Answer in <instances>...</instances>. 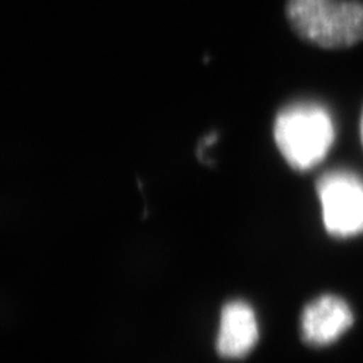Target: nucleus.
<instances>
[{"label": "nucleus", "mask_w": 363, "mask_h": 363, "mask_svg": "<svg viewBox=\"0 0 363 363\" xmlns=\"http://www.w3.org/2000/svg\"><path fill=\"white\" fill-rule=\"evenodd\" d=\"M335 135L330 112L312 101L289 105L274 123L277 149L298 172H308L324 161L335 143Z\"/></svg>", "instance_id": "f257e3e1"}, {"label": "nucleus", "mask_w": 363, "mask_h": 363, "mask_svg": "<svg viewBox=\"0 0 363 363\" xmlns=\"http://www.w3.org/2000/svg\"><path fill=\"white\" fill-rule=\"evenodd\" d=\"M292 29L324 49H342L363 40V5L354 0H288Z\"/></svg>", "instance_id": "f03ea898"}, {"label": "nucleus", "mask_w": 363, "mask_h": 363, "mask_svg": "<svg viewBox=\"0 0 363 363\" xmlns=\"http://www.w3.org/2000/svg\"><path fill=\"white\" fill-rule=\"evenodd\" d=\"M325 230L336 238L363 233V180L350 172H330L318 180Z\"/></svg>", "instance_id": "7ed1b4c3"}, {"label": "nucleus", "mask_w": 363, "mask_h": 363, "mask_svg": "<svg viewBox=\"0 0 363 363\" xmlns=\"http://www.w3.org/2000/svg\"><path fill=\"white\" fill-rule=\"evenodd\" d=\"M350 306L336 295H323L306 306L301 316V333L313 347L330 345L353 325Z\"/></svg>", "instance_id": "20e7f679"}, {"label": "nucleus", "mask_w": 363, "mask_h": 363, "mask_svg": "<svg viewBox=\"0 0 363 363\" xmlns=\"http://www.w3.org/2000/svg\"><path fill=\"white\" fill-rule=\"evenodd\" d=\"M259 339V324L252 306L232 301L221 311L217 350L225 359H241L255 348Z\"/></svg>", "instance_id": "39448f33"}, {"label": "nucleus", "mask_w": 363, "mask_h": 363, "mask_svg": "<svg viewBox=\"0 0 363 363\" xmlns=\"http://www.w3.org/2000/svg\"><path fill=\"white\" fill-rule=\"evenodd\" d=\"M360 135H362V144H363V117H362V128H360Z\"/></svg>", "instance_id": "423d86ee"}]
</instances>
